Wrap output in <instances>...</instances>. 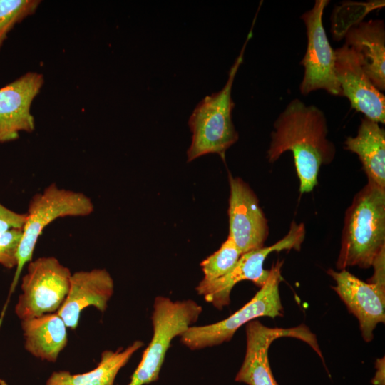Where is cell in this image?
<instances>
[{
    "mask_svg": "<svg viewBox=\"0 0 385 385\" xmlns=\"http://www.w3.org/2000/svg\"><path fill=\"white\" fill-rule=\"evenodd\" d=\"M374 268V274L368 282L346 270H327V274L336 282L333 289L349 312L357 318L361 335L366 342L372 340L376 325L385 321V267L376 265Z\"/></svg>",
    "mask_w": 385,
    "mask_h": 385,
    "instance_id": "obj_9",
    "label": "cell"
},
{
    "mask_svg": "<svg viewBox=\"0 0 385 385\" xmlns=\"http://www.w3.org/2000/svg\"><path fill=\"white\" fill-rule=\"evenodd\" d=\"M94 210L91 199L81 192L57 186L55 183L35 194L31 199L17 250V265L9 294L0 316V324L10 297L18 284L24 266L32 260L33 254L44 229L52 222L64 217H84Z\"/></svg>",
    "mask_w": 385,
    "mask_h": 385,
    "instance_id": "obj_4",
    "label": "cell"
},
{
    "mask_svg": "<svg viewBox=\"0 0 385 385\" xmlns=\"http://www.w3.org/2000/svg\"><path fill=\"white\" fill-rule=\"evenodd\" d=\"M114 292V282L106 269H93L73 273L68 294L57 311L67 327H78L81 312L94 307L103 312Z\"/></svg>",
    "mask_w": 385,
    "mask_h": 385,
    "instance_id": "obj_15",
    "label": "cell"
},
{
    "mask_svg": "<svg viewBox=\"0 0 385 385\" xmlns=\"http://www.w3.org/2000/svg\"><path fill=\"white\" fill-rule=\"evenodd\" d=\"M327 134L324 113L299 98L290 101L274 123L267 159L274 163L284 152L292 153L302 194L313 190L320 167L335 156V146Z\"/></svg>",
    "mask_w": 385,
    "mask_h": 385,
    "instance_id": "obj_1",
    "label": "cell"
},
{
    "mask_svg": "<svg viewBox=\"0 0 385 385\" xmlns=\"http://www.w3.org/2000/svg\"><path fill=\"white\" fill-rule=\"evenodd\" d=\"M335 73L342 96L353 108L376 123H385V96L363 70L355 53L345 44L334 50Z\"/></svg>",
    "mask_w": 385,
    "mask_h": 385,
    "instance_id": "obj_13",
    "label": "cell"
},
{
    "mask_svg": "<svg viewBox=\"0 0 385 385\" xmlns=\"http://www.w3.org/2000/svg\"><path fill=\"white\" fill-rule=\"evenodd\" d=\"M328 0H316L314 6L301 16L307 29V46L301 61L304 68L299 89L302 94L323 89L330 95L342 96L335 73V53L322 24Z\"/></svg>",
    "mask_w": 385,
    "mask_h": 385,
    "instance_id": "obj_10",
    "label": "cell"
},
{
    "mask_svg": "<svg viewBox=\"0 0 385 385\" xmlns=\"http://www.w3.org/2000/svg\"><path fill=\"white\" fill-rule=\"evenodd\" d=\"M376 372L372 383L375 385H384V359H380L376 363Z\"/></svg>",
    "mask_w": 385,
    "mask_h": 385,
    "instance_id": "obj_24",
    "label": "cell"
},
{
    "mask_svg": "<svg viewBox=\"0 0 385 385\" xmlns=\"http://www.w3.org/2000/svg\"><path fill=\"white\" fill-rule=\"evenodd\" d=\"M71 274L53 256L30 261L21 279V294L15 306L16 316L21 321L57 312L68 294Z\"/></svg>",
    "mask_w": 385,
    "mask_h": 385,
    "instance_id": "obj_7",
    "label": "cell"
},
{
    "mask_svg": "<svg viewBox=\"0 0 385 385\" xmlns=\"http://www.w3.org/2000/svg\"><path fill=\"white\" fill-rule=\"evenodd\" d=\"M252 36L251 29L229 71L224 87L205 97L193 110L188 120L192 141L187 151L188 162L210 153L224 157L225 151L238 140L239 135L232 119L235 103L231 93L235 76L243 61L247 43Z\"/></svg>",
    "mask_w": 385,
    "mask_h": 385,
    "instance_id": "obj_3",
    "label": "cell"
},
{
    "mask_svg": "<svg viewBox=\"0 0 385 385\" xmlns=\"http://www.w3.org/2000/svg\"><path fill=\"white\" fill-rule=\"evenodd\" d=\"M289 337L301 339L322 356L316 337L307 327L270 328L258 320L246 324V351L235 381L247 385H278L271 370L268 351L275 339Z\"/></svg>",
    "mask_w": 385,
    "mask_h": 385,
    "instance_id": "obj_11",
    "label": "cell"
},
{
    "mask_svg": "<svg viewBox=\"0 0 385 385\" xmlns=\"http://www.w3.org/2000/svg\"><path fill=\"white\" fill-rule=\"evenodd\" d=\"M36 0H0V48L14 25L34 14L40 4Z\"/></svg>",
    "mask_w": 385,
    "mask_h": 385,
    "instance_id": "obj_21",
    "label": "cell"
},
{
    "mask_svg": "<svg viewBox=\"0 0 385 385\" xmlns=\"http://www.w3.org/2000/svg\"><path fill=\"white\" fill-rule=\"evenodd\" d=\"M43 84V75L29 72L0 88V143L17 139L21 131L34 130L31 106Z\"/></svg>",
    "mask_w": 385,
    "mask_h": 385,
    "instance_id": "obj_14",
    "label": "cell"
},
{
    "mask_svg": "<svg viewBox=\"0 0 385 385\" xmlns=\"http://www.w3.org/2000/svg\"><path fill=\"white\" fill-rule=\"evenodd\" d=\"M153 307V337L128 385L156 381L172 340L192 326L202 312L194 300L173 301L164 296L156 297Z\"/></svg>",
    "mask_w": 385,
    "mask_h": 385,
    "instance_id": "obj_5",
    "label": "cell"
},
{
    "mask_svg": "<svg viewBox=\"0 0 385 385\" xmlns=\"http://www.w3.org/2000/svg\"><path fill=\"white\" fill-rule=\"evenodd\" d=\"M304 237V224L292 221L287 234L274 245L242 254L232 270L218 279H202L196 287L197 294L215 308L222 309L230 304V292L238 282L249 280L257 287L264 285L270 275V270L264 269V262L270 253L299 250Z\"/></svg>",
    "mask_w": 385,
    "mask_h": 385,
    "instance_id": "obj_8",
    "label": "cell"
},
{
    "mask_svg": "<svg viewBox=\"0 0 385 385\" xmlns=\"http://www.w3.org/2000/svg\"><path fill=\"white\" fill-rule=\"evenodd\" d=\"M283 261L278 260L270 270L267 280L253 298L227 318L214 324L191 326L180 342L191 350L212 347L229 342L242 325L260 317L275 318L283 314L279 287Z\"/></svg>",
    "mask_w": 385,
    "mask_h": 385,
    "instance_id": "obj_6",
    "label": "cell"
},
{
    "mask_svg": "<svg viewBox=\"0 0 385 385\" xmlns=\"http://www.w3.org/2000/svg\"><path fill=\"white\" fill-rule=\"evenodd\" d=\"M384 249L385 189L368 181L346 211L337 267L369 268Z\"/></svg>",
    "mask_w": 385,
    "mask_h": 385,
    "instance_id": "obj_2",
    "label": "cell"
},
{
    "mask_svg": "<svg viewBox=\"0 0 385 385\" xmlns=\"http://www.w3.org/2000/svg\"><path fill=\"white\" fill-rule=\"evenodd\" d=\"M356 55L375 87L385 90V28L381 19L361 21L345 33V43Z\"/></svg>",
    "mask_w": 385,
    "mask_h": 385,
    "instance_id": "obj_16",
    "label": "cell"
},
{
    "mask_svg": "<svg viewBox=\"0 0 385 385\" xmlns=\"http://www.w3.org/2000/svg\"><path fill=\"white\" fill-rule=\"evenodd\" d=\"M0 385H8V384L4 380L0 379Z\"/></svg>",
    "mask_w": 385,
    "mask_h": 385,
    "instance_id": "obj_25",
    "label": "cell"
},
{
    "mask_svg": "<svg viewBox=\"0 0 385 385\" xmlns=\"http://www.w3.org/2000/svg\"><path fill=\"white\" fill-rule=\"evenodd\" d=\"M344 148L356 153L371 181L385 189V130L366 117L361 119L357 134L348 137Z\"/></svg>",
    "mask_w": 385,
    "mask_h": 385,
    "instance_id": "obj_18",
    "label": "cell"
},
{
    "mask_svg": "<svg viewBox=\"0 0 385 385\" xmlns=\"http://www.w3.org/2000/svg\"><path fill=\"white\" fill-rule=\"evenodd\" d=\"M26 217V213L16 212L0 203V235L11 230H22Z\"/></svg>",
    "mask_w": 385,
    "mask_h": 385,
    "instance_id": "obj_23",
    "label": "cell"
},
{
    "mask_svg": "<svg viewBox=\"0 0 385 385\" xmlns=\"http://www.w3.org/2000/svg\"><path fill=\"white\" fill-rule=\"evenodd\" d=\"M25 349L41 360L55 362L68 342L67 327L56 313L21 320Z\"/></svg>",
    "mask_w": 385,
    "mask_h": 385,
    "instance_id": "obj_17",
    "label": "cell"
},
{
    "mask_svg": "<svg viewBox=\"0 0 385 385\" xmlns=\"http://www.w3.org/2000/svg\"><path fill=\"white\" fill-rule=\"evenodd\" d=\"M229 183L228 237L242 255L263 247L269 225L257 197L240 178L230 175Z\"/></svg>",
    "mask_w": 385,
    "mask_h": 385,
    "instance_id": "obj_12",
    "label": "cell"
},
{
    "mask_svg": "<svg viewBox=\"0 0 385 385\" xmlns=\"http://www.w3.org/2000/svg\"><path fill=\"white\" fill-rule=\"evenodd\" d=\"M143 346V342L138 340L125 349L106 350L102 352L95 369L77 374L67 371H54L47 380L46 385H114L119 371Z\"/></svg>",
    "mask_w": 385,
    "mask_h": 385,
    "instance_id": "obj_19",
    "label": "cell"
},
{
    "mask_svg": "<svg viewBox=\"0 0 385 385\" xmlns=\"http://www.w3.org/2000/svg\"><path fill=\"white\" fill-rule=\"evenodd\" d=\"M242 255L233 240L227 237L220 247L202 261V279L212 281L230 272Z\"/></svg>",
    "mask_w": 385,
    "mask_h": 385,
    "instance_id": "obj_20",
    "label": "cell"
},
{
    "mask_svg": "<svg viewBox=\"0 0 385 385\" xmlns=\"http://www.w3.org/2000/svg\"><path fill=\"white\" fill-rule=\"evenodd\" d=\"M21 229H14L0 235V265L8 269L17 265V250Z\"/></svg>",
    "mask_w": 385,
    "mask_h": 385,
    "instance_id": "obj_22",
    "label": "cell"
}]
</instances>
